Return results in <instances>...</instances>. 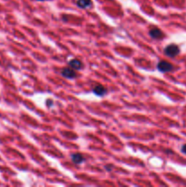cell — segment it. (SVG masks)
I'll use <instances>...</instances> for the list:
<instances>
[{
	"label": "cell",
	"instance_id": "obj_1",
	"mask_svg": "<svg viewBox=\"0 0 186 187\" xmlns=\"http://www.w3.org/2000/svg\"><path fill=\"white\" fill-rule=\"evenodd\" d=\"M164 53L166 56H168L170 58H173L180 53V48L175 44H170L165 48Z\"/></svg>",
	"mask_w": 186,
	"mask_h": 187
},
{
	"label": "cell",
	"instance_id": "obj_3",
	"mask_svg": "<svg viewBox=\"0 0 186 187\" xmlns=\"http://www.w3.org/2000/svg\"><path fill=\"white\" fill-rule=\"evenodd\" d=\"M149 35L153 39H161L164 37V33L160 28H157V27L151 28L149 31Z\"/></svg>",
	"mask_w": 186,
	"mask_h": 187
},
{
	"label": "cell",
	"instance_id": "obj_8",
	"mask_svg": "<svg viewBox=\"0 0 186 187\" xmlns=\"http://www.w3.org/2000/svg\"><path fill=\"white\" fill-rule=\"evenodd\" d=\"M77 5L80 8H88L91 7L92 2H91V0H78Z\"/></svg>",
	"mask_w": 186,
	"mask_h": 187
},
{
	"label": "cell",
	"instance_id": "obj_11",
	"mask_svg": "<svg viewBox=\"0 0 186 187\" xmlns=\"http://www.w3.org/2000/svg\"><path fill=\"white\" fill-rule=\"evenodd\" d=\"M181 153H182L186 154V144H184V145H182V146H181Z\"/></svg>",
	"mask_w": 186,
	"mask_h": 187
},
{
	"label": "cell",
	"instance_id": "obj_12",
	"mask_svg": "<svg viewBox=\"0 0 186 187\" xmlns=\"http://www.w3.org/2000/svg\"><path fill=\"white\" fill-rule=\"evenodd\" d=\"M37 1H44V0H37Z\"/></svg>",
	"mask_w": 186,
	"mask_h": 187
},
{
	"label": "cell",
	"instance_id": "obj_7",
	"mask_svg": "<svg viewBox=\"0 0 186 187\" xmlns=\"http://www.w3.org/2000/svg\"><path fill=\"white\" fill-rule=\"evenodd\" d=\"M71 160L75 164H80L85 162V157L81 153H73L71 154Z\"/></svg>",
	"mask_w": 186,
	"mask_h": 187
},
{
	"label": "cell",
	"instance_id": "obj_9",
	"mask_svg": "<svg viewBox=\"0 0 186 187\" xmlns=\"http://www.w3.org/2000/svg\"><path fill=\"white\" fill-rule=\"evenodd\" d=\"M53 101L52 100H48L46 101V106H48L49 108H50V107H52L53 106Z\"/></svg>",
	"mask_w": 186,
	"mask_h": 187
},
{
	"label": "cell",
	"instance_id": "obj_10",
	"mask_svg": "<svg viewBox=\"0 0 186 187\" xmlns=\"http://www.w3.org/2000/svg\"><path fill=\"white\" fill-rule=\"evenodd\" d=\"M105 169H106L107 171L111 172V171H112V169H113V166H112V165H106V166H105Z\"/></svg>",
	"mask_w": 186,
	"mask_h": 187
},
{
	"label": "cell",
	"instance_id": "obj_5",
	"mask_svg": "<svg viewBox=\"0 0 186 187\" xmlns=\"http://www.w3.org/2000/svg\"><path fill=\"white\" fill-rule=\"evenodd\" d=\"M69 65L70 68H72L73 69H76V70H79L83 68L82 62L79 60H77V59H73V60H69Z\"/></svg>",
	"mask_w": 186,
	"mask_h": 187
},
{
	"label": "cell",
	"instance_id": "obj_6",
	"mask_svg": "<svg viewBox=\"0 0 186 187\" xmlns=\"http://www.w3.org/2000/svg\"><path fill=\"white\" fill-rule=\"evenodd\" d=\"M93 92H94V94L98 96H103L107 93V89L102 85H97L93 88Z\"/></svg>",
	"mask_w": 186,
	"mask_h": 187
},
{
	"label": "cell",
	"instance_id": "obj_4",
	"mask_svg": "<svg viewBox=\"0 0 186 187\" xmlns=\"http://www.w3.org/2000/svg\"><path fill=\"white\" fill-rule=\"evenodd\" d=\"M61 75L66 79H75L77 77L76 71L72 68H65L61 70Z\"/></svg>",
	"mask_w": 186,
	"mask_h": 187
},
{
	"label": "cell",
	"instance_id": "obj_2",
	"mask_svg": "<svg viewBox=\"0 0 186 187\" xmlns=\"http://www.w3.org/2000/svg\"><path fill=\"white\" fill-rule=\"evenodd\" d=\"M157 69L161 72H169L173 69V66L166 60H161L157 65Z\"/></svg>",
	"mask_w": 186,
	"mask_h": 187
}]
</instances>
